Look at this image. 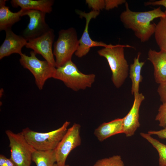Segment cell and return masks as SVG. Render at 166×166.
Returning a JSON list of instances; mask_svg holds the SVG:
<instances>
[{"label": "cell", "instance_id": "obj_1", "mask_svg": "<svg viewBox=\"0 0 166 166\" xmlns=\"http://www.w3.org/2000/svg\"><path fill=\"white\" fill-rule=\"evenodd\" d=\"M125 6V10L120 14V20L124 27L132 30L142 42L148 41L154 34L156 25L151 22L155 18L166 16L160 6L148 11L135 12L129 9L126 2Z\"/></svg>", "mask_w": 166, "mask_h": 166}, {"label": "cell", "instance_id": "obj_2", "mask_svg": "<svg viewBox=\"0 0 166 166\" xmlns=\"http://www.w3.org/2000/svg\"><path fill=\"white\" fill-rule=\"evenodd\" d=\"M125 47L133 48L128 45L110 44L97 51L108 61L112 73V81L117 88L122 85L128 75L129 66L124 55Z\"/></svg>", "mask_w": 166, "mask_h": 166}, {"label": "cell", "instance_id": "obj_3", "mask_svg": "<svg viewBox=\"0 0 166 166\" xmlns=\"http://www.w3.org/2000/svg\"><path fill=\"white\" fill-rule=\"evenodd\" d=\"M95 78L94 74H85L81 72L72 60L56 68L53 77L62 81L66 87L75 91L91 87Z\"/></svg>", "mask_w": 166, "mask_h": 166}, {"label": "cell", "instance_id": "obj_4", "mask_svg": "<svg viewBox=\"0 0 166 166\" xmlns=\"http://www.w3.org/2000/svg\"><path fill=\"white\" fill-rule=\"evenodd\" d=\"M70 123L66 121L60 127L47 132H37L28 127L23 129L21 132L28 143L35 150H55L66 133Z\"/></svg>", "mask_w": 166, "mask_h": 166}, {"label": "cell", "instance_id": "obj_5", "mask_svg": "<svg viewBox=\"0 0 166 166\" xmlns=\"http://www.w3.org/2000/svg\"><path fill=\"white\" fill-rule=\"evenodd\" d=\"M79 45V39L75 28L71 27L60 30L53 45V52L55 57L56 68L72 60V57L77 50Z\"/></svg>", "mask_w": 166, "mask_h": 166}, {"label": "cell", "instance_id": "obj_6", "mask_svg": "<svg viewBox=\"0 0 166 166\" xmlns=\"http://www.w3.org/2000/svg\"><path fill=\"white\" fill-rule=\"evenodd\" d=\"M30 54L28 56L22 53L20 55L19 61L24 68L29 70L33 74L37 86L41 90L47 80L53 78L56 68L46 60L39 59L34 51H31Z\"/></svg>", "mask_w": 166, "mask_h": 166}, {"label": "cell", "instance_id": "obj_7", "mask_svg": "<svg viewBox=\"0 0 166 166\" xmlns=\"http://www.w3.org/2000/svg\"><path fill=\"white\" fill-rule=\"evenodd\" d=\"M10 149V158L18 166H31L32 155L36 150L27 141L21 132L6 131Z\"/></svg>", "mask_w": 166, "mask_h": 166}, {"label": "cell", "instance_id": "obj_8", "mask_svg": "<svg viewBox=\"0 0 166 166\" xmlns=\"http://www.w3.org/2000/svg\"><path fill=\"white\" fill-rule=\"evenodd\" d=\"M81 125L74 123L68 128L55 150L56 163L58 166H65L67 158L71 151L81 145Z\"/></svg>", "mask_w": 166, "mask_h": 166}, {"label": "cell", "instance_id": "obj_9", "mask_svg": "<svg viewBox=\"0 0 166 166\" xmlns=\"http://www.w3.org/2000/svg\"><path fill=\"white\" fill-rule=\"evenodd\" d=\"M23 10V16L27 15L30 18L22 35L27 41L41 36L50 30L45 21L46 13L37 10Z\"/></svg>", "mask_w": 166, "mask_h": 166}, {"label": "cell", "instance_id": "obj_10", "mask_svg": "<svg viewBox=\"0 0 166 166\" xmlns=\"http://www.w3.org/2000/svg\"><path fill=\"white\" fill-rule=\"evenodd\" d=\"M54 37V31L50 28L41 36L28 41L25 46L33 49L37 54L41 55L45 60L56 67L52 49Z\"/></svg>", "mask_w": 166, "mask_h": 166}, {"label": "cell", "instance_id": "obj_11", "mask_svg": "<svg viewBox=\"0 0 166 166\" xmlns=\"http://www.w3.org/2000/svg\"><path fill=\"white\" fill-rule=\"evenodd\" d=\"M77 13L81 18L85 19L86 23L85 28L81 38L79 39L78 48L75 53V55L79 58L85 56L92 47L101 46L103 47L109 46L102 42L93 41L91 39L89 33V26L91 20L95 18L100 14V12L92 10L89 13H86L77 10Z\"/></svg>", "mask_w": 166, "mask_h": 166}, {"label": "cell", "instance_id": "obj_12", "mask_svg": "<svg viewBox=\"0 0 166 166\" xmlns=\"http://www.w3.org/2000/svg\"><path fill=\"white\" fill-rule=\"evenodd\" d=\"M132 106L127 115L123 118V133L127 137L133 135L140 125L139 111L142 102L145 99L142 93L134 94Z\"/></svg>", "mask_w": 166, "mask_h": 166}, {"label": "cell", "instance_id": "obj_13", "mask_svg": "<svg viewBox=\"0 0 166 166\" xmlns=\"http://www.w3.org/2000/svg\"><path fill=\"white\" fill-rule=\"evenodd\" d=\"M5 38L0 47V59L13 53L20 55L23 53L22 49L26 45L28 41L22 36L15 34L11 28L5 31Z\"/></svg>", "mask_w": 166, "mask_h": 166}, {"label": "cell", "instance_id": "obj_14", "mask_svg": "<svg viewBox=\"0 0 166 166\" xmlns=\"http://www.w3.org/2000/svg\"><path fill=\"white\" fill-rule=\"evenodd\" d=\"M148 59L152 64L154 75L156 82L160 84L166 81V51L157 52L150 49Z\"/></svg>", "mask_w": 166, "mask_h": 166}, {"label": "cell", "instance_id": "obj_15", "mask_svg": "<svg viewBox=\"0 0 166 166\" xmlns=\"http://www.w3.org/2000/svg\"><path fill=\"white\" fill-rule=\"evenodd\" d=\"M94 133L101 142L113 136L123 133V118L102 123L95 130Z\"/></svg>", "mask_w": 166, "mask_h": 166}, {"label": "cell", "instance_id": "obj_16", "mask_svg": "<svg viewBox=\"0 0 166 166\" xmlns=\"http://www.w3.org/2000/svg\"><path fill=\"white\" fill-rule=\"evenodd\" d=\"M7 0H0V30L11 28L15 23L21 20L23 16L24 10L21 9L16 12L10 11L9 6H6Z\"/></svg>", "mask_w": 166, "mask_h": 166}, {"label": "cell", "instance_id": "obj_17", "mask_svg": "<svg viewBox=\"0 0 166 166\" xmlns=\"http://www.w3.org/2000/svg\"><path fill=\"white\" fill-rule=\"evenodd\" d=\"M10 2L14 7H20L21 9L37 10L46 14L52 11L54 1L53 0H12Z\"/></svg>", "mask_w": 166, "mask_h": 166}, {"label": "cell", "instance_id": "obj_18", "mask_svg": "<svg viewBox=\"0 0 166 166\" xmlns=\"http://www.w3.org/2000/svg\"><path fill=\"white\" fill-rule=\"evenodd\" d=\"M140 55V53H138L137 57L134 58L133 63L130 67L129 77L132 82L131 93L133 95L139 93V84L143 79L141 71L144 62L139 61Z\"/></svg>", "mask_w": 166, "mask_h": 166}, {"label": "cell", "instance_id": "obj_19", "mask_svg": "<svg viewBox=\"0 0 166 166\" xmlns=\"http://www.w3.org/2000/svg\"><path fill=\"white\" fill-rule=\"evenodd\" d=\"M32 160L37 166H53L56 163L55 150H36L32 154Z\"/></svg>", "mask_w": 166, "mask_h": 166}, {"label": "cell", "instance_id": "obj_20", "mask_svg": "<svg viewBox=\"0 0 166 166\" xmlns=\"http://www.w3.org/2000/svg\"><path fill=\"white\" fill-rule=\"evenodd\" d=\"M140 136L150 143L157 151L160 166H166V145L152 137L148 133L141 132Z\"/></svg>", "mask_w": 166, "mask_h": 166}, {"label": "cell", "instance_id": "obj_21", "mask_svg": "<svg viewBox=\"0 0 166 166\" xmlns=\"http://www.w3.org/2000/svg\"><path fill=\"white\" fill-rule=\"evenodd\" d=\"M154 34L160 50L166 51V16L160 18L159 22L156 25Z\"/></svg>", "mask_w": 166, "mask_h": 166}, {"label": "cell", "instance_id": "obj_22", "mask_svg": "<svg viewBox=\"0 0 166 166\" xmlns=\"http://www.w3.org/2000/svg\"><path fill=\"white\" fill-rule=\"evenodd\" d=\"M93 166H124L121 156L114 155L98 160Z\"/></svg>", "mask_w": 166, "mask_h": 166}, {"label": "cell", "instance_id": "obj_23", "mask_svg": "<svg viewBox=\"0 0 166 166\" xmlns=\"http://www.w3.org/2000/svg\"><path fill=\"white\" fill-rule=\"evenodd\" d=\"M155 120L159 122L160 126L164 128L166 126V101L160 106Z\"/></svg>", "mask_w": 166, "mask_h": 166}, {"label": "cell", "instance_id": "obj_24", "mask_svg": "<svg viewBox=\"0 0 166 166\" xmlns=\"http://www.w3.org/2000/svg\"><path fill=\"white\" fill-rule=\"evenodd\" d=\"M86 3L93 10L99 11L105 8V0H86Z\"/></svg>", "mask_w": 166, "mask_h": 166}, {"label": "cell", "instance_id": "obj_25", "mask_svg": "<svg viewBox=\"0 0 166 166\" xmlns=\"http://www.w3.org/2000/svg\"><path fill=\"white\" fill-rule=\"evenodd\" d=\"M105 9L107 10L117 7L119 5L126 2L125 0H105Z\"/></svg>", "mask_w": 166, "mask_h": 166}, {"label": "cell", "instance_id": "obj_26", "mask_svg": "<svg viewBox=\"0 0 166 166\" xmlns=\"http://www.w3.org/2000/svg\"><path fill=\"white\" fill-rule=\"evenodd\" d=\"M157 92L162 103L166 101V81L159 84Z\"/></svg>", "mask_w": 166, "mask_h": 166}, {"label": "cell", "instance_id": "obj_27", "mask_svg": "<svg viewBox=\"0 0 166 166\" xmlns=\"http://www.w3.org/2000/svg\"><path fill=\"white\" fill-rule=\"evenodd\" d=\"M0 166H18L10 158L2 154L0 155Z\"/></svg>", "mask_w": 166, "mask_h": 166}, {"label": "cell", "instance_id": "obj_28", "mask_svg": "<svg viewBox=\"0 0 166 166\" xmlns=\"http://www.w3.org/2000/svg\"><path fill=\"white\" fill-rule=\"evenodd\" d=\"M148 133L151 135H156L161 139H166V126L163 129L159 130H150Z\"/></svg>", "mask_w": 166, "mask_h": 166}, {"label": "cell", "instance_id": "obj_29", "mask_svg": "<svg viewBox=\"0 0 166 166\" xmlns=\"http://www.w3.org/2000/svg\"><path fill=\"white\" fill-rule=\"evenodd\" d=\"M144 5L145 6L152 5H161L164 6L166 10L164 12L165 14L166 15V0H160L159 1H156L153 2H148L144 3Z\"/></svg>", "mask_w": 166, "mask_h": 166}, {"label": "cell", "instance_id": "obj_30", "mask_svg": "<svg viewBox=\"0 0 166 166\" xmlns=\"http://www.w3.org/2000/svg\"><path fill=\"white\" fill-rule=\"evenodd\" d=\"M53 166H58L57 164L56 163H55L54 164V165ZM65 166H70L68 164H66Z\"/></svg>", "mask_w": 166, "mask_h": 166}]
</instances>
